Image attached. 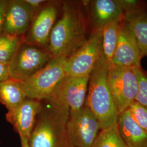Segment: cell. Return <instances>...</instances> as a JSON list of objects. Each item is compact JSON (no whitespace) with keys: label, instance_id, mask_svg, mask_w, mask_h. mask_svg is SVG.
Wrapping results in <instances>:
<instances>
[{"label":"cell","instance_id":"cell-15","mask_svg":"<svg viewBox=\"0 0 147 147\" xmlns=\"http://www.w3.org/2000/svg\"><path fill=\"white\" fill-rule=\"evenodd\" d=\"M124 19L134 34L142 57L147 56V4L141 5L124 13Z\"/></svg>","mask_w":147,"mask_h":147},{"label":"cell","instance_id":"cell-13","mask_svg":"<svg viewBox=\"0 0 147 147\" xmlns=\"http://www.w3.org/2000/svg\"><path fill=\"white\" fill-rule=\"evenodd\" d=\"M41 105V101L26 98L16 109L8 111L5 115L6 119L20 137L29 140Z\"/></svg>","mask_w":147,"mask_h":147},{"label":"cell","instance_id":"cell-11","mask_svg":"<svg viewBox=\"0 0 147 147\" xmlns=\"http://www.w3.org/2000/svg\"><path fill=\"white\" fill-rule=\"evenodd\" d=\"M89 76H66L50 99L67 105L70 112L81 110L84 106L86 99Z\"/></svg>","mask_w":147,"mask_h":147},{"label":"cell","instance_id":"cell-21","mask_svg":"<svg viewBox=\"0 0 147 147\" xmlns=\"http://www.w3.org/2000/svg\"><path fill=\"white\" fill-rule=\"evenodd\" d=\"M138 82V91L135 101L147 109V73L142 68L134 69Z\"/></svg>","mask_w":147,"mask_h":147},{"label":"cell","instance_id":"cell-2","mask_svg":"<svg viewBox=\"0 0 147 147\" xmlns=\"http://www.w3.org/2000/svg\"><path fill=\"white\" fill-rule=\"evenodd\" d=\"M41 101V108L28 140L30 147H74L67 132L69 107L52 99Z\"/></svg>","mask_w":147,"mask_h":147},{"label":"cell","instance_id":"cell-1","mask_svg":"<svg viewBox=\"0 0 147 147\" xmlns=\"http://www.w3.org/2000/svg\"><path fill=\"white\" fill-rule=\"evenodd\" d=\"M84 2H63L62 16L53 27L47 45L53 58L68 57L89 37L87 1Z\"/></svg>","mask_w":147,"mask_h":147},{"label":"cell","instance_id":"cell-23","mask_svg":"<svg viewBox=\"0 0 147 147\" xmlns=\"http://www.w3.org/2000/svg\"><path fill=\"white\" fill-rule=\"evenodd\" d=\"M8 0H0V34L3 33L5 9Z\"/></svg>","mask_w":147,"mask_h":147},{"label":"cell","instance_id":"cell-20","mask_svg":"<svg viewBox=\"0 0 147 147\" xmlns=\"http://www.w3.org/2000/svg\"><path fill=\"white\" fill-rule=\"evenodd\" d=\"M24 42V37L13 36L3 32L1 34L0 63L8 65Z\"/></svg>","mask_w":147,"mask_h":147},{"label":"cell","instance_id":"cell-24","mask_svg":"<svg viewBox=\"0 0 147 147\" xmlns=\"http://www.w3.org/2000/svg\"><path fill=\"white\" fill-rule=\"evenodd\" d=\"M9 78L8 65L0 63V82L5 81Z\"/></svg>","mask_w":147,"mask_h":147},{"label":"cell","instance_id":"cell-9","mask_svg":"<svg viewBox=\"0 0 147 147\" xmlns=\"http://www.w3.org/2000/svg\"><path fill=\"white\" fill-rule=\"evenodd\" d=\"M58 5L56 2H48L35 11L24 42L47 49L50 33L57 21Z\"/></svg>","mask_w":147,"mask_h":147},{"label":"cell","instance_id":"cell-19","mask_svg":"<svg viewBox=\"0 0 147 147\" xmlns=\"http://www.w3.org/2000/svg\"><path fill=\"white\" fill-rule=\"evenodd\" d=\"M91 147H127L116 123L100 131Z\"/></svg>","mask_w":147,"mask_h":147},{"label":"cell","instance_id":"cell-3","mask_svg":"<svg viewBox=\"0 0 147 147\" xmlns=\"http://www.w3.org/2000/svg\"><path fill=\"white\" fill-rule=\"evenodd\" d=\"M109 65L101 53L89 76L84 104L98 119L101 130L117 123L119 116L109 81Z\"/></svg>","mask_w":147,"mask_h":147},{"label":"cell","instance_id":"cell-10","mask_svg":"<svg viewBox=\"0 0 147 147\" xmlns=\"http://www.w3.org/2000/svg\"><path fill=\"white\" fill-rule=\"evenodd\" d=\"M142 58L131 30L123 19L121 22L116 50L110 65L121 68H142Z\"/></svg>","mask_w":147,"mask_h":147},{"label":"cell","instance_id":"cell-17","mask_svg":"<svg viewBox=\"0 0 147 147\" xmlns=\"http://www.w3.org/2000/svg\"><path fill=\"white\" fill-rule=\"evenodd\" d=\"M26 98L20 81L9 78L0 82V103L8 111L16 109Z\"/></svg>","mask_w":147,"mask_h":147},{"label":"cell","instance_id":"cell-6","mask_svg":"<svg viewBox=\"0 0 147 147\" xmlns=\"http://www.w3.org/2000/svg\"><path fill=\"white\" fill-rule=\"evenodd\" d=\"M102 30L92 31L80 47L65 59L64 70L67 76H89L101 53Z\"/></svg>","mask_w":147,"mask_h":147},{"label":"cell","instance_id":"cell-7","mask_svg":"<svg viewBox=\"0 0 147 147\" xmlns=\"http://www.w3.org/2000/svg\"><path fill=\"white\" fill-rule=\"evenodd\" d=\"M109 81L119 116L135 101L138 91V78L134 69L110 65Z\"/></svg>","mask_w":147,"mask_h":147},{"label":"cell","instance_id":"cell-14","mask_svg":"<svg viewBox=\"0 0 147 147\" xmlns=\"http://www.w3.org/2000/svg\"><path fill=\"white\" fill-rule=\"evenodd\" d=\"M87 10L92 31L102 30L107 24L124 19V11L118 0L89 1Z\"/></svg>","mask_w":147,"mask_h":147},{"label":"cell","instance_id":"cell-12","mask_svg":"<svg viewBox=\"0 0 147 147\" xmlns=\"http://www.w3.org/2000/svg\"><path fill=\"white\" fill-rule=\"evenodd\" d=\"M34 11L25 0H8L3 32L24 37L30 25Z\"/></svg>","mask_w":147,"mask_h":147},{"label":"cell","instance_id":"cell-26","mask_svg":"<svg viewBox=\"0 0 147 147\" xmlns=\"http://www.w3.org/2000/svg\"><path fill=\"white\" fill-rule=\"evenodd\" d=\"M21 147H30L28 144V140L23 137H20Z\"/></svg>","mask_w":147,"mask_h":147},{"label":"cell","instance_id":"cell-22","mask_svg":"<svg viewBox=\"0 0 147 147\" xmlns=\"http://www.w3.org/2000/svg\"><path fill=\"white\" fill-rule=\"evenodd\" d=\"M132 118L137 123L147 132V109L136 101L129 107Z\"/></svg>","mask_w":147,"mask_h":147},{"label":"cell","instance_id":"cell-18","mask_svg":"<svg viewBox=\"0 0 147 147\" xmlns=\"http://www.w3.org/2000/svg\"><path fill=\"white\" fill-rule=\"evenodd\" d=\"M121 22L110 23L102 30L101 55L110 64L117 45Z\"/></svg>","mask_w":147,"mask_h":147},{"label":"cell","instance_id":"cell-8","mask_svg":"<svg viewBox=\"0 0 147 147\" xmlns=\"http://www.w3.org/2000/svg\"><path fill=\"white\" fill-rule=\"evenodd\" d=\"M100 131L98 119L85 105L77 112H70L67 132L74 147H92Z\"/></svg>","mask_w":147,"mask_h":147},{"label":"cell","instance_id":"cell-27","mask_svg":"<svg viewBox=\"0 0 147 147\" xmlns=\"http://www.w3.org/2000/svg\"><path fill=\"white\" fill-rule=\"evenodd\" d=\"M0 144H1V141H0Z\"/></svg>","mask_w":147,"mask_h":147},{"label":"cell","instance_id":"cell-5","mask_svg":"<svg viewBox=\"0 0 147 147\" xmlns=\"http://www.w3.org/2000/svg\"><path fill=\"white\" fill-rule=\"evenodd\" d=\"M53 58L47 49L24 42L8 64L9 78L25 81L43 68Z\"/></svg>","mask_w":147,"mask_h":147},{"label":"cell","instance_id":"cell-25","mask_svg":"<svg viewBox=\"0 0 147 147\" xmlns=\"http://www.w3.org/2000/svg\"><path fill=\"white\" fill-rule=\"evenodd\" d=\"M27 3L30 5L34 11H37L42 6V4L47 3V1L44 0H25Z\"/></svg>","mask_w":147,"mask_h":147},{"label":"cell","instance_id":"cell-4","mask_svg":"<svg viewBox=\"0 0 147 147\" xmlns=\"http://www.w3.org/2000/svg\"><path fill=\"white\" fill-rule=\"evenodd\" d=\"M65 59L64 57L53 58L37 73L21 81L27 98L39 101L50 99L67 76Z\"/></svg>","mask_w":147,"mask_h":147},{"label":"cell","instance_id":"cell-16","mask_svg":"<svg viewBox=\"0 0 147 147\" xmlns=\"http://www.w3.org/2000/svg\"><path fill=\"white\" fill-rule=\"evenodd\" d=\"M119 133L127 147H147V132L140 126L127 109L118 116Z\"/></svg>","mask_w":147,"mask_h":147}]
</instances>
